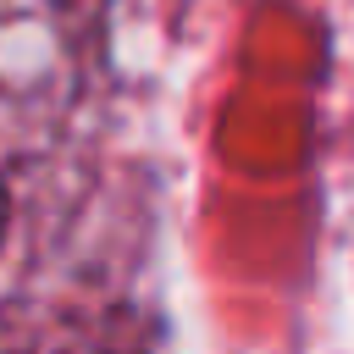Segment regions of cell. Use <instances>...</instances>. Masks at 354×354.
<instances>
[{
    "label": "cell",
    "instance_id": "6da1fadb",
    "mask_svg": "<svg viewBox=\"0 0 354 354\" xmlns=\"http://www.w3.org/2000/svg\"><path fill=\"white\" fill-rule=\"evenodd\" d=\"M0 232H6V188H0Z\"/></svg>",
    "mask_w": 354,
    "mask_h": 354
}]
</instances>
